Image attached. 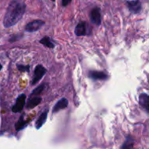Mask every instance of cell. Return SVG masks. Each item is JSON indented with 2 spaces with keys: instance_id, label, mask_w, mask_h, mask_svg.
<instances>
[{
  "instance_id": "cell-1",
  "label": "cell",
  "mask_w": 149,
  "mask_h": 149,
  "mask_svg": "<svg viewBox=\"0 0 149 149\" xmlns=\"http://www.w3.org/2000/svg\"><path fill=\"white\" fill-rule=\"evenodd\" d=\"M26 10L24 2L17 0L10 1L3 19V25L5 28H10L17 24L22 19Z\"/></svg>"
},
{
  "instance_id": "cell-2",
  "label": "cell",
  "mask_w": 149,
  "mask_h": 149,
  "mask_svg": "<svg viewBox=\"0 0 149 149\" xmlns=\"http://www.w3.org/2000/svg\"><path fill=\"white\" fill-rule=\"evenodd\" d=\"M47 69L46 68L43 66L42 65H37L34 69V75L33 77L32 78L31 82V84L32 86H34L43 78L44 76L46 74Z\"/></svg>"
},
{
  "instance_id": "cell-3",
  "label": "cell",
  "mask_w": 149,
  "mask_h": 149,
  "mask_svg": "<svg viewBox=\"0 0 149 149\" xmlns=\"http://www.w3.org/2000/svg\"><path fill=\"white\" fill-rule=\"evenodd\" d=\"M45 25V22L42 20H34L33 21L29 22V23L26 25L25 30L26 31L29 33H33L37 31L40 30L42 27Z\"/></svg>"
},
{
  "instance_id": "cell-4",
  "label": "cell",
  "mask_w": 149,
  "mask_h": 149,
  "mask_svg": "<svg viewBox=\"0 0 149 149\" xmlns=\"http://www.w3.org/2000/svg\"><path fill=\"white\" fill-rule=\"evenodd\" d=\"M90 19L91 23L95 26H100L101 24V10L98 7H95L92 9L90 13Z\"/></svg>"
},
{
  "instance_id": "cell-5",
  "label": "cell",
  "mask_w": 149,
  "mask_h": 149,
  "mask_svg": "<svg viewBox=\"0 0 149 149\" xmlns=\"http://www.w3.org/2000/svg\"><path fill=\"white\" fill-rule=\"evenodd\" d=\"M26 95L25 94H21L17 97L15 104L13 106L12 111L13 113H20L23 111L25 105H26Z\"/></svg>"
},
{
  "instance_id": "cell-6",
  "label": "cell",
  "mask_w": 149,
  "mask_h": 149,
  "mask_svg": "<svg viewBox=\"0 0 149 149\" xmlns=\"http://www.w3.org/2000/svg\"><path fill=\"white\" fill-rule=\"evenodd\" d=\"M126 4L130 12L133 14H138L142 10V4L140 0L127 1Z\"/></svg>"
},
{
  "instance_id": "cell-7",
  "label": "cell",
  "mask_w": 149,
  "mask_h": 149,
  "mask_svg": "<svg viewBox=\"0 0 149 149\" xmlns=\"http://www.w3.org/2000/svg\"><path fill=\"white\" fill-rule=\"evenodd\" d=\"M74 33L77 36H85V35L90 33V32L88 31V26H87V23L84 21L79 22L76 26Z\"/></svg>"
},
{
  "instance_id": "cell-8",
  "label": "cell",
  "mask_w": 149,
  "mask_h": 149,
  "mask_svg": "<svg viewBox=\"0 0 149 149\" xmlns=\"http://www.w3.org/2000/svg\"><path fill=\"white\" fill-rule=\"evenodd\" d=\"M89 77L93 80H101L106 81L109 79V76L103 71H89Z\"/></svg>"
},
{
  "instance_id": "cell-9",
  "label": "cell",
  "mask_w": 149,
  "mask_h": 149,
  "mask_svg": "<svg viewBox=\"0 0 149 149\" xmlns=\"http://www.w3.org/2000/svg\"><path fill=\"white\" fill-rule=\"evenodd\" d=\"M68 101L65 97H63L61 100H58L55 105L54 106L53 109H52V113H58V111H60L61 110L63 109H65L68 107Z\"/></svg>"
},
{
  "instance_id": "cell-10",
  "label": "cell",
  "mask_w": 149,
  "mask_h": 149,
  "mask_svg": "<svg viewBox=\"0 0 149 149\" xmlns=\"http://www.w3.org/2000/svg\"><path fill=\"white\" fill-rule=\"evenodd\" d=\"M41 102H42V97L40 96H33V97L32 96L29 97L27 103H26V109L28 110L34 109L38 105L40 104Z\"/></svg>"
},
{
  "instance_id": "cell-11",
  "label": "cell",
  "mask_w": 149,
  "mask_h": 149,
  "mask_svg": "<svg viewBox=\"0 0 149 149\" xmlns=\"http://www.w3.org/2000/svg\"><path fill=\"white\" fill-rule=\"evenodd\" d=\"M139 104L147 113L149 112V96L146 93H142L139 96Z\"/></svg>"
},
{
  "instance_id": "cell-12",
  "label": "cell",
  "mask_w": 149,
  "mask_h": 149,
  "mask_svg": "<svg viewBox=\"0 0 149 149\" xmlns=\"http://www.w3.org/2000/svg\"><path fill=\"white\" fill-rule=\"evenodd\" d=\"M48 109H46L45 111H44L42 113V114L39 116V117L38 118L37 120L35 122V127L36 130H39L42 126L44 125V124L46 122L47 119V114H48Z\"/></svg>"
},
{
  "instance_id": "cell-13",
  "label": "cell",
  "mask_w": 149,
  "mask_h": 149,
  "mask_svg": "<svg viewBox=\"0 0 149 149\" xmlns=\"http://www.w3.org/2000/svg\"><path fill=\"white\" fill-rule=\"evenodd\" d=\"M134 144H135V141L133 138L129 135L126 137V140L122 144L121 149H135Z\"/></svg>"
},
{
  "instance_id": "cell-14",
  "label": "cell",
  "mask_w": 149,
  "mask_h": 149,
  "mask_svg": "<svg viewBox=\"0 0 149 149\" xmlns=\"http://www.w3.org/2000/svg\"><path fill=\"white\" fill-rule=\"evenodd\" d=\"M28 123H29V122H28L27 120H26V119H24V116L22 115L20 117V119H18V121L17 122V123L15 125V127L16 131L19 132V131H20L21 130L24 129L26 127V125H28Z\"/></svg>"
},
{
  "instance_id": "cell-15",
  "label": "cell",
  "mask_w": 149,
  "mask_h": 149,
  "mask_svg": "<svg viewBox=\"0 0 149 149\" xmlns=\"http://www.w3.org/2000/svg\"><path fill=\"white\" fill-rule=\"evenodd\" d=\"M39 43L43 45L44 46L47 47L48 48H54L55 47V44L52 42V40L50 39V38L49 36H45V37L42 38L40 41H39Z\"/></svg>"
},
{
  "instance_id": "cell-16",
  "label": "cell",
  "mask_w": 149,
  "mask_h": 149,
  "mask_svg": "<svg viewBox=\"0 0 149 149\" xmlns=\"http://www.w3.org/2000/svg\"><path fill=\"white\" fill-rule=\"evenodd\" d=\"M45 86H46V84H42L39 86H38L37 87H36V88L32 91L30 96H39V95L42 94V92L44 91V90H45Z\"/></svg>"
},
{
  "instance_id": "cell-17",
  "label": "cell",
  "mask_w": 149,
  "mask_h": 149,
  "mask_svg": "<svg viewBox=\"0 0 149 149\" xmlns=\"http://www.w3.org/2000/svg\"><path fill=\"white\" fill-rule=\"evenodd\" d=\"M17 68L21 72H29V71H30L29 70L30 69V65H17Z\"/></svg>"
},
{
  "instance_id": "cell-18",
  "label": "cell",
  "mask_w": 149,
  "mask_h": 149,
  "mask_svg": "<svg viewBox=\"0 0 149 149\" xmlns=\"http://www.w3.org/2000/svg\"><path fill=\"white\" fill-rule=\"evenodd\" d=\"M22 38V36L20 34H15V35H13V36H12L11 38H10V39H9V42H16V41H18L20 40V39Z\"/></svg>"
},
{
  "instance_id": "cell-19",
  "label": "cell",
  "mask_w": 149,
  "mask_h": 149,
  "mask_svg": "<svg viewBox=\"0 0 149 149\" xmlns=\"http://www.w3.org/2000/svg\"><path fill=\"white\" fill-rule=\"evenodd\" d=\"M72 0H62V5L63 7H66L71 2Z\"/></svg>"
},
{
  "instance_id": "cell-20",
  "label": "cell",
  "mask_w": 149,
  "mask_h": 149,
  "mask_svg": "<svg viewBox=\"0 0 149 149\" xmlns=\"http://www.w3.org/2000/svg\"><path fill=\"white\" fill-rule=\"evenodd\" d=\"M1 68H2V65H1V64H0V71H1Z\"/></svg>"
},
{
  "instance_id": "cell-21",
  "label": "cell",
  "mask_w": 149,
  "mask_h": 149,
  "mask_svg": "<svg viewBox=\"0 0 149 149\" xmlns=\"http://www.w3.org/2000/svg\"><path fill=\"white\" fill-rule=\"evenodd\" d=\"M51 1H53V2H55V0H51Z\"/></svg>"
}]
</instances>
